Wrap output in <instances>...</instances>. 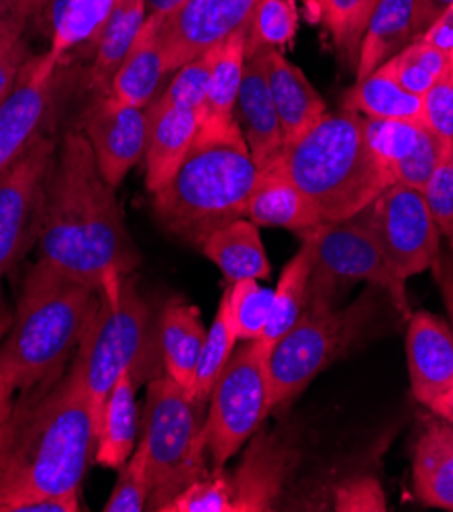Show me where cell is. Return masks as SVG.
I'll return each mask as SVG.
<instances>
[{"label": "cell", "instance_id": "obj_48", "mask_svg": "<svg viewBox=\"0 0 453 512\" xmlns=\"http://www.w3.org/2000/svg\"><path fill=\"white\" fill-rule=\"evenodd\" d=\"M453 5V0H413V29L415 39H419L429 25L439 19Z\"/></svg>", "mask_w": 453, "mask_h": 512}, {"label": "cell", "instance_id": "obj_24", "mask_svg": "<svg viewBox=\"0 0 453 512\" xmlns=\"http://www.w3.org/2000/svg\"><path fill=\"white\" fill-rule=\"evenodd\" d=\"M162 21L164 17L158 15L147 17L113 78L109 94L123 105L147 109L158 98L160 84L168 74L160 41Z\"/></svg>", "mask_w": 453, "mask_h": 512}, {"label": "cell", "instance_id": "obj_54", "mask_svg": "<svg viewBox=\"0 0 453 512\" xmlns=\"http://www.w3.org/2000/svg\"><path fill=\"white\" fill-rule=\"evenodd\" d=\"M302 5L307 9L309 21L311 23H321L323 21V13H325V0H300Z\"/></svg>", "mask_w": 453, "mask_h": 512}, {"label": "cell", "instance_id": "obj_31", "mask_svg": "<svg viewBox=\"0 0 453 512\" xmlns=\"http://www.w3.org/2000/svg\"><path fill=\"white\" fill-rule=\"evenodd\" d=\"M147 21V0H115L111 17L96 41V58L90 74L92 88L109 94L113 78Z\"/></svg>", "mask_w": 453, "mask_h": 512}, {"label": "cell", "instance_id": "obj_22", "mask_svg": "<svg viewBox=\"0 0 453 512\" xmlns=\"http://www.w3.org/2000/svg\"><path fill=\"white\" fill-rule=\"evenodd\" d=\"M266 72L284 147H288L327 115V105L309 78L282 51H266Z\"/></svg>", "mask_w": 453, "mask_h": 512}, {"label": "cell", "instance_id": "obj_18", "mask_svg": "<svg viewBox=\"0 0 453 512\" xmlns=\"http://www.w3.org/2000/svg\"><path fill=\"white\" fill-rule=\"evenodd\" d=\"M407 364L413 396L423 406L453 388V333L445 319L429 311L409 317Z\"/></svg>", "mask_w": 453, "mask_h": 512}, {"label": "cell", "instance_id": "obj_37", "mask_svg": "<svg viewBox=\"0 0 453 512\" xmlns=\"http://www.w3.org/2000/svg\"><path fill=\"white\" fill-rule=\"evenodd\" d=\"M237 341L239 339L233 331L229 311H227V298L223 294L217 315L213 319V325H211V329H207V339H205L203 351H200V360H198V368H196L192 396L200 404L209 402L211 390H213L215 382L219 380L221 372L225 370L229 357L233 355Z\"/></svg>", "mask_w": 453, "mask_h": 512}, {"label": "cell", "instance_id": "obj_50", "mask_svg": "<svg viewBox=\"0 0 453 512\" xmlns=\"http://www.w3.org/2000/svg\"><path fill=\"white\" fill-rule=\"evenodd\" d=\"M19 17H27L25 0H0V25Z\"/></svg>", "mask_w": 453, "mask_h": 512}, {"label": "cell", "instance_id": "obj_53", "mask_svg": "<svg viewBox=\"0 0 453 512\" xmlns=\"http://www.w3.org/2000/svg\"><path fill=\"white\" fill-rule=\"evenodd\" d=\"M182 0H147V17L149 15H158L166 17L170 11H174Z\"/></svg>", "mask_w": 453, "mask_h": 512}, {"label": "cell", "instance_id": "obj_3", "mask_svg": "<svg viewBox=\"0 0 453 512\" xmlns=\"http://www.w3.org/2000/svg\"><path fill=\"white\" fill-rule=\"evenodd\" d=\"M258 166L235 117H205L184 162L154 194L158 223L200 247L221 227L243 219Z\"/></svg>", "mask_w": 453, "mask_h": 512}, {"label": "cell", "instance_id": "obj_57", "mask_svg": "<svg viewBox=\"0 0 453 512\" xmlns=\"http://www.w3.org/2000/svg\"><path fill=\"white\" fill-rule=\"evenodd\" d=\"M451 66H453V56H451Z\"/></svg>", "mask_w": 453, "mask_h": 512}, {"label": "cell", "instance_id": "obj_23", "mask_svg": "<svg viewBox=\"0 0 453 512\" xmlns=\"http://www.w3.org/2000/svg\"><path fill=\"white\" fill-rule=\"evenodd\" d=\"M413 488L423 504L453 512V425L433 413L413 443Z\"/></svg>", "mask_w": 453, "mask_h": 512}, {"label": "cell", "instance_id": "obj_30", "mask_svg": "<svg viewBox=\"0 0 453 512\" xmlns=\"http://www.w3.org/2000/svg\"><path fill=\"white\" fill-rule=\"evenodd\" d=\"M343 109L366 119L425 123L423 96L402 88L384 66L345 92Z\"/></svg>", "mask_w": 453, "mask_h": 512}, {"label": "cell", "instance_id": "obj_42", "mask_svg": "<svg viewBox=\"0 0 453 512\" xmlns=\"http://www.w3.org/2000/svg\"><path fill=\"white\" fill-rule=\"evenodd\" d=\"M423 196L431 217L441 233L447 239V247L453 249V158L451 145L445 147L433 174L423 186Z\"/></svg>", "mask_w": 453, "mask_h": 512}, {"label": "cell", "instance_id": "obj_56", "mask_svg": "<svg viewBox=\"0 0 453 512\" xmlns=\"http://www.w3.org/2000/svg\"><path fill=\"white\" fill-rule=\"evenodd\" d=\"M451 158H453V145H451Z\"/></svg>", "mask_w": 453, "mask_h": 512}, {"label": "cell", "instance_id": "obj_46", "mask_svg": "<svg viewBox=\"0 0 453 512\" xmlns=\"http://www.w3.org/2000/svg\"><path fill=\"white\" fill-rule=\"evenodd\" d=\"M433 278L439 288V294L443 298L445 311H447V323L453 333V249L441 247L439 258L433 264Z\"/></svg>", "mask_w": 453, "mask_h": 512}, {"label": "cell", "instance_id": "obj_45", "mask_svg": "<svg viewBox=\"0 0 453 512\" xmlns=\"http://www.w3.org/2000/svg\"><path fill=\"white\" fill-rule=\"evenodd\" d=\"M423 117L441 141L453 145V66L423 96Z\"/></svg>", "mask_w": 453, "mask_h": 512}, {"label": "cell", "instance_id": "obj_20", "mask_svg": "<svg viewBox=\"0 0 453 512\" xmlns=\"http://www.w3.org/2000/svg\"><path fill=\"white\" fill-rule=\"evenodd\" d=\"M245 219L258 227H280L296 233H305L323 223L315 204L290 178L282 153L258 170L256 186L245 207Z\"/></svg>", "mask_w": 453, "mask_h": 512}, {"label": "cell", "instance_id": "obj_14", "mask_svg": "<svg viewBox=\"0 0 453 512\" xmlns=\"http://www.w3.org/2000/svg\"><path fill=\"white\" fill-rule=\"evenodd\" d=\"M58 66L47 51L29 58L13 90L0 102V172L43 135L41 127L52 107Z\"/></svg>", "mask_w": 453, "mask_h": 512}, {"label": "cell", "instance_id": "obj_8", "mask_svg": "<svg viewBox=\"0 0 453 512\" xmlns=\"http://www.w3.org/2000/svg\"><path fill=\"white\" fill-rule=\"evenodd\" d=\"M98 309L76 349L72 374L100 419L103 404L125 370H135L149 345V306L127 276L109 278Z\"/></svg>", "mask_w": 453, "mask_h": 512}, {"label": "cell", "instance_id": "obj_55", "mask_svg": "<svg viewBox=\"0 0 453 512\" xmlns=\"http://www.w3.org/2000/svg\"><path fill=\"white\" fill-rule=\"evenodd\" d=\"M11 319L13 317H9L7 313H5V309H3V300H0V339L5 337V333L9 331V327H11Z\"/></svg>", "mask_w": 453, "mask_h": 512}, {"label": "cell", "instance_id": "obj_21", "mask_svg": "<svg viewBox=\"0 0 453 512\" xmlns=\"http://www.w3.org/2000/svg\"><path fill=\"white\" fill-rule=\"evenodd\" d=\"M203 115L184 109L162 105L154 100L147 107V143H145V186L151 194L162 190L178 172L190 151Z\"/></svg>", "mask_w": 453, "mask_h": 512}, {"label": "cell", "instance_id": "obj_17", "mask_svg": "<svg viewBox=\"0 0 453 512\" xmlns=\"http://www.w3.org/2000/svg\"><path fill=\"white\" fill-rule=\"evenodd\" d=\"M296 464L292 441L280 433H262L249 443L243 462L231 476L233 512L272 510Z\"/></svg>", "mask_w": 453, "mask_h": 512}, {"label": "cell", "instance_id": "obj_25", "mask_svg": "<svg viewBox=\"0 0 453 512\" xmlns=\"http://www.w3.org/2000/svg\"><path fill=\"white\" fill-rule=\"evenodd\" d=\"M158 331L166 376L194 394L200 351H203L207 339V329L203 319H200V311L194 304L172 298L166 302L160 315Z\"/></svg>", "mask_w": 453, "mask_h": 512}, {"label": "cell", "instance_id": "obj_39", "mask_svg": "<svg viewBox=\"0 0 453 512\" xmlns=\"http://www.w3.org/2000/svg\"><path fill=\"white\" fill-rule=\"evenodd\" d=\"M217 47L207 51V54H203V56L194 58L192 62L184 64L180 70H176L172 82L156 100H160L162 105L192 109L205 117L207 102H209L211 70H213Z\"/></svg>", "mask_w": 453, "mask_h": 512}, {"label": "cell", "instance_id": "obj_38", "mask_svg": "<svg viewBox=\"0 0 453 512\" xmlns=\"http://www.w3.org/2000/svg\"><path fill=\"white\" fill-rule=\"evenodd\" d=\"M225 298L237 339L258 341L272 315L274 290L260 286L258 280H241L225 290Z\"/></svg>", "mask_w": 453, "mask_h": 512}, {"label": "cell", "instance_id": "obj_43", "mask_svg": "<svg viewBox=\"0 0 453 512\" xmlns=\"http://www.w3.org/2000/svg\"><path fill=\"white\" fill-rule=\"evenodd\" d=\"M25 17L0 25V102L13 90L21 70L29 62V47L23 37Z\"/></svg>", "mask_w": 453, "mask_h": 512}, {"label": "cell", "instance_id": "obj_10", "mask_svg": "<svg viewBox=\"0 0 453 512\" xmlns=\"http://www.w3.org/2000/svg\"><path fill=\"white\" fill-rule=\"evenodd\" d=\"M209 402L203 441L215 472H221L272 413L268 351L260 341H245L233 351Z\"/></svg>", "mask_w": 453, "mask_h": 512}, {"label": "cell", "instance_id": "obj_11", "mask_svg": "<svg viewBox=\"0 0 453 512\" xmlns=\"http://www.w3.org/2000/svg\"><path fill=\"white\" fill-rule=\"evenodd\" d=\"M54 162V139L39 135L23 156L0 172V278L25 258L39 239Z\"/></svg>", "mask_w": 453, "mask_h": 512}, {"label": "cell", "instance_id": "obj_6", "mask_svg": "<svg viewBox=\"0 0 453 512\" xmlns=\"http://www.w3.org/2000/svg\"><path fill=\"white\" fill-rule=\"evenodd\" d=\"M200 406L170 376L149 382L139 441L151 482L147 510H162L188 484L209 474Z\"/></svg>", "mask_w": 453, "mask_h": 512}, {"label": "cell", "instance_id": "obj_15", "mask_svg": "<svg viewBox=\"0 0 453 512\" xmlns=\"http://www.w3.org/2000/svg\"><path fill=\"white\" fill-rule=\"evenodd\" d=\"M147 109L123 105L103 94L84 123V135L94 153L100 176L111 188H119L129 170L143 158L147 143Z\"/></svg>", "mask_w": 453, "mask_h": 512}, {"label": "cell", "instance_id": "obj_51", "mask_svg": "<svg viewBox=\"0 0 453 512\" xmlns=\"http://www.w3.org/2000/svg\"><path fill=\"white\" fill-rule=\"evenodd\" d=\"M429 411H431L433 415H437L439 419L447 421L449 425H453V388L447 390L439 400H435V402L429 406Z\"/></svg>", "mask_w": 453, "mask_h": 512}, {"label": "cell", "instance_id": "obj_52", "mask_svg": "<svg viewBox=\"0 0 453 512\" xmlns=\"http://www.w3.org/2000/svg\"><path fill=\"white\" fill-rule=\"evenodd\" d=\"M72 0H49L47 5V19H49V25H52V31L62 23L68 7H70Z\"/></svg>", "mask_w": 453, "mask_h": 512}, {"label": "cell", "instance_id": "obj_26", "mask_svg": "<svg viewBox=\"0 0 453 512\" xmlns=\"http://www.w3.org/2000/svg\"><path fill=\"white\" fill-rule=\"evenodd\" d=\"M137 374L125 370L109 392L98 419L94 459L98 466L121 470L137 443Z\"/></svg>", "mask_w": 453, "mask_h": 512}, {"label": "cell", "instance_id": "obj_41", "mask_svg": "<svg viewBox=\"0 0 453 512\" xmlns=\"http://www.w3.org/2000/svg\"><path fill=\"white\" fill-rule=\"evenodd\" d=\"M151 496V482L143 447L137 443L135 451L121 468L119 480L105 504V512H141L147 510Z\"/></svg>", "mask_w": 453, "mask_h": 512}, {"label": "cell", "instance_id": "obj_28", "mask_svg": "<svg viewBox=\"0 0 453 512\" xmlns=\"http://www.w3.org/2000/svg\"><path fill=\"white\" fill-rule=\"evenodd\" d=\"M300 235V249L292 255V260L284 266L278 278L272 300V315L264 335L258 339L266 351H270L274 343L294 327L307 309L309 284L315 270V237L311 229Z\"/></svg>", "mask_w": 453, "mask_h": 512}, {"label": "cell", "instance_id": "obj_40", "mask_svg": "<svg viewBox=\"0 0 453 512\" xmlns=\"http://www.w3.org/2000/svg\"><path fill=\"white\" fill-rule=\"evenodd\" d=\"M160 512H233L231 476L221 470L194 480Z\"/></svg>", "mask_w": 453, "mask_h": 512}, {"label": "cell", "instance_id": "obj_47", "mask_svg": "<svg viewBox=\"0 0 453 512\" xmlns=\"http://www.w3.org/2000/svg\"><path fill=\"white\" fill-rule=\"evenodd\" d=\"M419 39L439 47L451 58L453 56V5L445 13H441L439 19H435Z\"/></svg>", "mask_w": 453, "mask_h": 512}, {"label": "cell", "instance_id": "obj_36", "mask_svg": "<svg viewBox=\"0 0 453 512\" xmlns=\"http://www.w3.org/2000/svg\"><path fill=\"white\" fill-rule=\"evenodd\" d=\"M298 29V11L294 0H262L245 33V58L260 51H282Z\"/></svg>", "mask_w": 453, "mask_h": 512}, {"label": "cell", "instance_id": "obj_44", "mask_svg": "<svg viewBox=\"0 0 453 512\" xmlns=\"http://www.w3.org/2000/svg\"><path fill=\"white\" fill-rule=\"evenodd\" d=\"M337 512H384L388 500L382 484L374 476H360L343 482L333 496Z\"/></svg>", "mask_w": 453, "mask_h": 512}, {"label": "cell", "instance_id": "obj_32", "mask_svg": "<svg viewBox=\"0 0 453 512\" xmlns=\"http://www.w3.org/2000/svg\"><path fill=\"white\" fill-rule=\"evenodd\" d=\"M382 66L402 88L417 96H425L451 70V58L439 47L415 39Z\"/></svg>", "mask_w": 453, "mask_h": 512}, {"label": "cell", "instance_id": "obj_12", "mask_svg": "<svg viewBox=\"0 0 453 512\" xmlns=\"http://www.w3.org/2000/svg\"><path fill=\"white\" fill-rule=\"evenodd\" d=\"M362 213L402 282L433 268L441 251V233L423 190L392 184Z\"/></svg>", "mask_w": 453, "mask_h": 512}, {"label": "cell", "instance_id": "obj_4", "mask_svg": "<svg viewBox=\"0 0 453 512\" xmlns=\"http://www.w3.org/2000/svg\"><path fill=\"white\" fill-rule=\"evenodd\" d=\"M100 302V292L39 260L27 274L11 327L0 343V372L17 390L64 370Z\"/></svg>", "mask_w": 453, "mask_h": 512}, {"label": "cell", "instance_id": "obj_2", "mask_svg": "<svg viewBox=\"0 0 453 512\" xmlns=\"http://www.w3.org/2000/svg\"><path fill=\"white\" fill-rule=\"evenodd\" d=\"M39 247L43 262L96 290L141 262L115 188L100 176L84 133L70 131L54 162Z\"/></svg>", "mask_w": 453, "mask_h": 512}, {"label": "cell", "instance_id": "obj_33", "mask_svg": "<svg viewBox=\"0 0 453 512\" xmlns=\"http://www.w3.org/2000/svg\"><path fill=\"white\" fill-rule=\"evenodd\" d=\"M245 33L247 31H241L229 37L215 51L207 102L209 117H235V105L245 70Z\"/></svg>", "mask_w": 453, "mask_h": 512}, {"label": "cell", "instance_id": "obj_27", "mask_svg": "<svg viewBox=\"0 0 453 512\" xmlns=\"http://www.w3.org/2000/svg\"><path fill=\"white\" fill-rule=\"evenodd\" d=\"M200 249L221 270L229 284L264 280L270 276V260L258 225L245 217L211 233Z\"/></svg>", "mask_w": 453, "mask_h": 512}, {"label": "cell", "instance_id": "obj_49", "mask_svg": "<svg viewBox=\"0 0 453 512\" xmlns=\"http://www.w3.org/2000/svg\"><path fill=\"white\" fill-rule=\"evenodd\" d=\"M17 392H19L17 386L3 372H0V431H3L7 419L11 417V411H13L15 400H17V396H15Z\"/></svg>", "mask_w": 453, "mask_h": 512}, {"label": "cell", "instance_id": "obj_7", "mask_svg": "<svg viewBox=\"0 0 453 512\" xmlns=\"http://www.w3.org/2000/svg\"><path fill=\"white\" fill-rule=\"evenodd\" d=\"M382 292L370 286L343 309H305L268 351L272 411L296 398L327 366L354 347L380 313Z\"/></svg>", "mask_w": 453, "mask_h": 512}, {"label": "cell", "instance_id": "obj_35", "mask_svg": "<svg viewBox=\"0 0 453 512\" xmlns=\"http://www.w3.org/2000/svg\"><path fill=\"white\" fill-rule=\"evenodd\" d=\"M378 3L380 0H325L321 23L327 27L339 56L351 68L358 66L360 45Z\"/></svg>", "mask_w": 453, "mask_h": 512}, {"label": "cell", "instance_id": "obj_13", "mask_svg": "<svg viewBox=\"0 0 453 512\" xmlns=\"http://www.w3.org/2000/svg\"><path fill=\"white\" fill-rule=\"evenodd\" d=\"M262 0H182L160 27L166 72L172 74L229 37L247 31Z\"/></svg>", "mask_w": 453, "mask_h": 512}, {"label": "cell", "instance_id": "obj_19", "mask_svg": "<svg viewBox=\"0 0 453 512\" xmlns=\"http://www.w3.org/2000/svg\"><path fill=\"white\" fill-rule=\"evenodd\" d=\"M235 115L258 170L276 160L284 151V137L268 84L266 51L245 58Z\"/></svg>", "mask_w": 453, "mask_h": 512}, {"label": "cell", "instance_id": "obj_5", "mask_svg": "<svg viewBox=\"0 0 453 512\" xmlns=\"http://www.w3.org/2000/svg\"><path fill=\"white\" fill-rule=\"evenodd\" d=\"M294 184L315 204L323 223H339L366 211L394 184L364 131V117L327 113L311 131L284 147Z\"/></svg>", "mask_w": 453, "mask_h": 512}, {"label": "cell", "instance_id": "obj_34", "mask_svg": "<svg viewBox=\"0 0 453 512\" xmlns=\"http://www.w3.org/2000/svg\"><path fill=\"white\" fill-rule=\"evenodd\" d=\"M115 0H72L62 23L52 31V45L47 54L58 64L68 51L86 41H98L103 33Z\"/></svg>", "mask_w": 453, "mask_h": 512}, {"label": "cell", "instance_id": "obj_16", "mask_svg": "<svg viewBox=\"0 0 453 512\" xmlns=\"http://www.w3.org/2000/svg\"><path fill=\"white\" fill-rule=\"evenodd\" d=\"M364 131L370 147L384 164L394 184L423 190L447 145L427 123L380 121L364 117Z\"/></svg>", "mask_w": 453, "mask_h": 512}, {"label": "cell", "instance_id": "obj_29", "mask_svg": "<svg viewBox=\"0 0 453 512\" xmlns=\"http://www.w3.org/2000/svg\"><path fill=\"white\" fill-rule=\"evenodd\" d=\"M413 41V0H380L360 45L356 66L358 82L376 72Z\"/></svg>", "mask_w": 453, "mask_h": 512}, {"label": "cell", "instance_id": "obj_9", "mask_svg": "<svg viewBox=\"0 0 453 512\" xmlns=\"http://www.w3.org/2000/svg\"><path fill=\"white\" fill-rule=\"evenodd\" d=\"M315 237V270L309 284L307 309H335L349 286L368 282L380 288L394 309L411 317L407 282H402L384 258L364 213L311 229Z\"/></svg>", "mask_w": 453, "mask_h": 512}, {"label": "cell", "instance_id": "obj_1", "mask_svg": "<svg viewBox=\"0 0 453 512\" xmlns=\"http://www.w3.org/2000/svg\"><path fill=\"white\" fill-rule=\"evenodd\" d=\"M96 431L72 370L21 390L0 431V512H78Z\"/></svg>", "mask_w": 453, "mask_h": 512}]
</instances>
